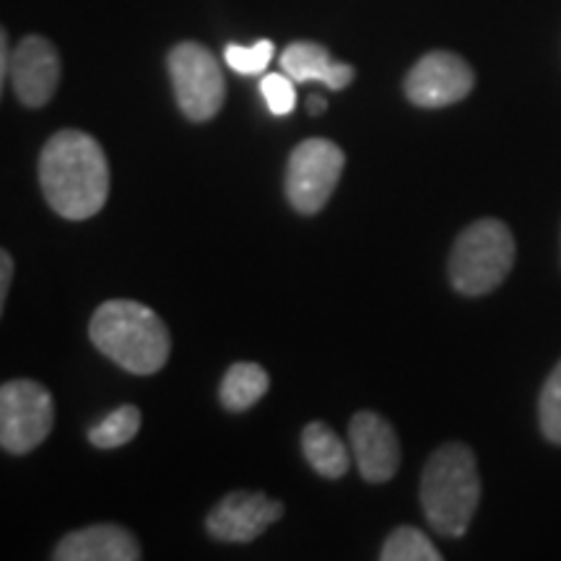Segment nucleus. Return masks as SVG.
Instances as JSON below:
<instances>
[{
  "instance_id": "f257e3e1",
  "label": "nucleus",
  "mask_w": 561,
  "mask_h": 561,
  "mask_svg": "<svg viewBox=\"0 0 561 561\" xmlns=\"http://www.w3.org/2000/svg\"><path fill=\"white\" fill-rule=\"evenodd\" d=\"M39 185L47 206L62 219L100 214L110 195V164L100 140L83 130H60L39 153Z\"/></svg>"
},
{
  "instance_id": "f03ea898",
  "label": "nucleus",
  "mask_w": 561,
  "mask_h": 561,
  "mask_svg": "<svg viewBox=\"0 0 561 561\" xmlns=\"http://www.w3.org/2000/svg\"><path fill=\"white\" fill-rule=\"evenodd\" d=\"M89 339L96 348L133 375H153L170 359L172 339L151 307L133 299H110L91 314Z\"/></svg>"
},
{
  "instance_id": "7ed1b4c3",
  "label": "nucleus",
  "mask_w": 561,
  "mask_h": 561,
  "mask_svg": "<svg viewBox=\"0 0 561 561\" xmlns=\"http://www.w3.org/2000/svg\"><path fill=\"white\" fill-rule=\"evenodd\" d=\"M481 502V476L476 455L462 442H447L426 460L421 473V507L439 536L460 538Z\"/></svg>"
},
{
  "instance_id": "20e7f679",
  "label": "nucleus",
  "mask_w": 561,
  "mask_h": 561,
  "mask_svg": "<svg viewBox=\"0 0 561 561\" xmlns=\"http://www.w3.org/2000/svg\"><path fill=\"white\" fill-rule=\"evenodd\" d=\"M515 237L500 219H479L460 231L450 250L447 273L462 297H483L500 289L515 265Z\"/></svg>"
},
{
  "instance_id": "39448f33",
  "label": "nucleus",
  "mask_w": 561,
  "mask_h": 561,
  "mask_svg": "<svg viewBox=\"0 0 561 561\" xmlns=\"http://www.w3.org/2000/svg\"><path fill=\"white\" fill-rule=\"evenodd\" d=\"M170 79L182 115L193 123H206L219 115L227 100V81L219 68L216 55L201 42H180L172 47L170 58Z\"/></svg>"
},
{
  "instance_id": "423d86ee",
  "label": "nucleus",
  "mask_w": 561,
  "mask_h": 561,
  "mask_svg": "<svg viewBox=\"0 0 561 561\" xmlns=\"http://www.w3.org/2000/svg\"><path fill=\"white\" fill-rule=\"evenodd\" d=\"M346 167V153L328 138H307L286 164V198L299 214L312 216L328 206Z\"/></svg>"
},
{
  "instance_id": "0eeeda50",
  "label": "nucleus",
  "mask_w": 561,
  "mask_h": 561,
  "mask_svg": "<svg viewBox=\"0 0 561 561\" xmlns=\"http://www.w3.org/2000/svg\"><path fill=\"white\" fill-rule=\"evenodd\" d=\"M55 403L50 390L34 380H11L0 388V447L26 455L50 437Z\"/></svg>"
},
{
  "instance_id": "6e6552de",
  "label": "nucleus",
  "mask_w": 561,
  "mask_h": 561,
  "mask_svg": "<svg viewBox=\"0 0 561 561\" xmlns=\"http://www.w3.org/2000/svg\"><path fill=\"white\" fill-rule=\"evenodd\" d=\"M476 87L473 68L460 55L447 50L426 53L405 76V96L424 110L450 107L462 102Z\"/></svg>"
},
{
  "instance_id": "1a4fd4ad",
  "label": "nucleus",
  "mask_w": 561,
  "mask_h": 561,
  "mask_svg": "<svg viewBox=\"0 0 561 561\" xmlns=\"http://www.w3.org/2000/svg\"><path fill=\"white\" fill-rule=\"evenodd\" d=\"M284 517V504L257 491H231L210 510L206 530L216 541L250 543Z\"/></svg>"
},
{
  "instance_id": "9d476101",
  "label": "nucleus",
  "mask_w": 561,
  "mask_h": 561,
  "mask_svg": "<svg viewBox=\"0 0 561 561\" xmlns=\"http://www.w3.org/2000/svg\"><path fill=\"white\" fill-rule=\"evenodd\" d=\"M348 442L364 481L385 483L401 468V442L380 413H356L348 424Z\"/></svg>"
},
{
  "instance_id": "9b49d317",
  "label": "nucleus",
  "mask_w": 561,
  "mask_h": 561,
  "mask_svg": "<svg viewBox=\"0 0 561 561\" xmlns=\"http://www.w3.org/2000/svg\"><path fill=\"white\" fill-rule=\"evenodd\" d=\"M11 83L26 107H45L60 83V58L50 39L30 34L13 47Z\"/></svg>"
},
{
  "instance_id": "f8f14e48",
  "label": "nucleus",
  "mask_w": 561,
  "mask_h": 561,
  "mask_svg": "<svg viewBox=\"0 0 561 561\" xmlns=\"http://www.w3.org/2000/svg\"><path fill=\"white\" fill-rule=\"evenodd\" d=\"M53 557L58 561H138L140 546L123 525L100 523L68 533Z\"/></svg>"
},
{
  "instance_id": "ddd939ff",
  "label": "nucleus",
  "mask_w": 561,
  "mask_h": 561,
  "mask_svg": "<svg viewBox=\"0 0 561 561\" xmlns=\"http://www.w3.org/2000/svg\"><path fill=\"white\" fill-rule=\"evenodd\" d=\"M280 70L294 81H322L328 89L341 91L354 81L356 70L348 62H335L318 42H291L280 53Z\"/></svg>"
},
{
  "instance_id": "4468645a",
  "label": "nucleus",
  "mask_w": 561,
  "mask_h": 561,
  "mask_svg": "<svg viewBox=\"0 0 561 561\" xmlns=\"http://www.w3.org/2000/svg\"><path fill=\"white\" fill-rule=\"evenodd\" d=\"M301 453L310 466L325 479H341L348 471V447H343L339 434L322 421H312L301 432Z\"/></svg>"
},
{
  "instance_id": "2eb2a0df",
  "label": "nucleus",
  "mask_w": 561,
  "mask_h": 561,
  "mask_svg": "<svg viewBox=\"0 0 561 561\" xmlns=\"http://www.w3.org/2000/svg\"><path fill=\"white\" fill-rule=\"evenodd\" d=\"M268 371L261 364L252 362H237L231 364L224 375L219 398L227 411H248L268 392Z\"/></svg>"
},
{
  "instance_id": "dca6fc26",
  "label": "nucleus",
  "mask_w": 561,
  "mask_h": 561,
  "mask_svg": "<svg viewBox=\"0 0 561 561\" xmlns=\"http://www.w3.org/2000/svg\"><path fill=\"white\" fill-rule=\"evenodd\" d=\"M140 432V411L136 405H121L107 413L100 424L89 430V442L100 450H115V447L128 445V442Z\"/></svg>"
},
{
  "instance_id": "f3484780",
  "label": "nucleus",
  "mask_w": 561,
  "mask_h": 561,
  "mask_svg": "<svg viewBox=\"0 0 561 561\" xmlns=\"http://www.w3.org/2000/svg\"><path fill=\"white\" fill-rule=\"evenodd\" d=\"M380 559L382 561H439L442 553L419 528H413V525H403V528L390 533V538L385 541L380 551Z\"/></svg>"
},
{
  "instance_id": "a211bd4d",
  "label": "nucleus",
  "mask_w": 561,
  "mask_h": 561,
  "mask_svg": "<svg viewBox=\"0 0 561 561\" xmlns=\"http://www.w3.org/2000/svg\"><path fill=\"white\" fill-rule=\"evenodd\" d=\"M538 421H541L543 437L551 445H561V362L553 367L538 398Z\"/></svg>"
},
{
  "instance_id": "6ab92c4d",
  "label": "nucleus",
  "mask_w": 561,
  "mask_h": 561,
  "mask_svg": "<svg viewBox=\"0 0 561 561\" xmlns=\"http://www.w3.org/2000/svg\"><path fill=\"white\" fill-rule=\"evenodd\" d=\"M271 58H273V42L271 39H261L250 47L227 45V50H224V60H227V66L242 76L263 73V70L268 68Z\"/></svg>"
},
{
  "instance_id": "aec40b11",
  "label": "nucleus",
  "mask_w": 561,
  "mask_h": 561,
  "mask_svg": "<svg viewBox=\"0 0 561 561\" xmlns=\"http://www.w3.org/2000/svg\"><path fill=\"white\" fill-rule=\"evenodd\" d=\"M261 94L268 110L276 117L289 115L297 107V91H294V79L286 73H268L261 81Z\"/></svg>"
},
{
  "instance_id": "412c9836",
  "label": "nucleus",
  "mask_w": 561,
  "mask_h": 561,
  "mask_svg": "<svg viewBox=\"0 0 561 561\" xmlns=\"http://www.w3.org/2000/svg\"><path fill=\"white\" fill-rule=\"evenodd\" d=\"M11 278H13V257L9 255V250H3L0 252V310H3L5 299H9Z\"/></svg>"
},
{
  "instance_id": "4be33fe9",
  "label": "nucleus",
  "mask_w": 561,
  "mask_h": 561,
  "mask_svg": "<svg viewBox=\"0 0 561 561\" xmlns=\"http://www.w3.org/2000/svg\"><path fill=\"white\" fill-rule=\"evenodd\" d=\"M11 62H13V53L9 45V32H0V83L9 81L11 76Z\"/></svg>"
},
{
  "instance_id": "5701e85b",
  "label": "nucleus",
  "mask_w": 561,
  "mask_h": 561,
  "mask_svg": "<svg viewBox=\"0 0 561 561\" xmlns=\"http://www.w3.org/2000/svg\"><path fill=\"white\" fill-rule=\"evenodd\" d=\"M307 110H310V115H322V112L328 110V102L322 100V96H318V94H312L310 100H307Z\"/></svg>"
}]
</instances>
